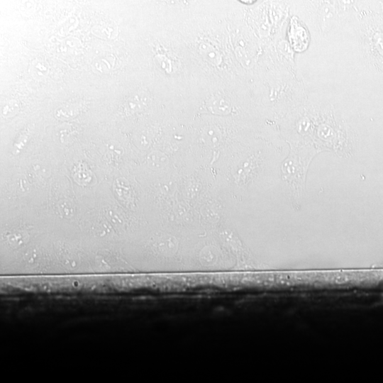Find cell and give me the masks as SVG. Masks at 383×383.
Here are the masks:
<instances>
[{
    "mask_svg": "<svg viewBox=\"0 0 383 383\" xmlns=\"http://www.w3.org/2000/svg\"><path fill=\"white\" fill-rule=\"evenodd\" d=\"M289 40L296 52H303L309 46V35L306 28L300 23L296 16L290 20Z\"/></svg>",
    "mask_w": 383,
    "mask_h": 383,
    "instance_id": "cell-1",
    "label": "cell"
},
{
    "mask_svg": "<svg viewBox=\"0 0 383 383\" xmlns=\"http://www.w3.org/2000/svg\"><path fill=\"white\" fill-rule=\"evenodd\" d=\"M238 1L245 5H252L255 4L257 0H238Z\"/></svg>",
    "mask_w": 383,
    "mask_h": 383,
    "instance_id": "cell-2",
    "label": "cell"
}]
</instances>
